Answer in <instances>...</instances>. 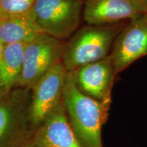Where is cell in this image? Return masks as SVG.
<instances>
[{
	"label": "cell",
	"mask_w": 147,
	"mask_h": 147,
	"mask_svg": "<svg viewBox=\"0 0 147 147\" xmlns=\"http://www.w3.org/2000/svg\"><path fill=\"white\" fill-rule=\"evenodd\" d=\"M3 46H4V45H3L0 42V57H1V53H2V51H3ZM2 95H3L1 93V92H0V97H1Z\"/></svg>",
	"instance_id": "15"
},
{
	"label": "cell",
	"mask_w": 147,
	"mask_h": 147,
	"mask_svg": "<svg viewBox=\"0 0 147 147\" xmlns=\"http://www.w3.org/2000/svg\"><path fill=\"white\" fill-rule=\"evenodd\" d=\"M80 1H85V0H80Z\"/></svg>",
	"instance_id": "16"
},
{
	"label": "cell",
	"mask_w": 147,
	"mask_h": 147,
	"mask_svg": "<svg viewBox=\"0 0 147 147\" xmlns=\"http://www.w3.org/2000/svg\"><path fill=\"white\" fill-rule=\"evenodd\" d=\"M147 55V13L130 20L116 38L110 54L118 74Z\"/></svg>",
	"instance_id": "7"
},
{
	"label": "cell",
	"mask_w": 147,
	"mask_h": 147,
	"mask_svg": "<svg viewBox=\"0 0 147 147\" xmlns=\"http://www.w3.org/2000/svg\"><path fill=\"white\" fill-rule=\"evenodd\" d=\"M83 6L80 0H36L33 15L44 34L61 40L78 28Z\"/></svg>",
	"instance_id": "4"
},
{
	"label": "cell",
	"mask_w": 147,
	"mask_h": 147,
	"mask_svg": "<svg viewBox=\"0 0 147 147\" xmlns=\"http://www.w3.org/2000/svg\"><path fill=\"white\" fill-rule=\"evenodd\" d=\"M136 1L147 13V0H136Z\"/></svg>",
	"instance_id": "14"
},
{
	"label": "cell",
	"mask_w": 147,
	"mask_h": 147,
	"mask_svg": "<svg viewBox=\"0 0 147 147\" xmlns=\"http://www.w3.org/2000/svg\"><path fill=\"white\" fill-rule=\"evenodd\" d=\"M32 147H82L71 127L62 100L36 129Z\"/></svg>",
	"instance_id": "9"
},
{
	"label": "cell",
	"mask_w": 147,
	"mask_h": 147,
	"mask_svg": "<svg viewBox=\"0 0 147 147\" xmlns=\"http://www.w3.org/2000/svg\"><path fill=\"white\" fill-rule=\"evenodd\" d=\"M123 23L89 25L75 33L63 47L61 60L67 71L104 59L123 27Z\"/></svg>",
	"instance_id": "2"
},
{
	"label": "cell",
	"mask_w": 147,
	"mask_h": 147,
	"mask_svg": "<svg viewBox=\"0 0 147 147\" xmlns=\"http://www.w3.org/2000/svg\"><path fill=\"white\" fill-rule=\"evenodd\" d=\"M71 72L76 86L82 93L101 102H111L112 88L117 74L110 55Z\"/></svg>",
	"instance_id": "8"
},
{
	"label": "cell",
	"mask_w": 147,
	"mask_h": 147,
	"mask_svg": "<svg viewBox=\"0 0 147 147\" xmlns=\"http://www.w3.org/2000/svg\"><path fill=\"white\" fill-rule=\"evenodd\" d=\"M67 74L60 60L32 89L30 119L35 130L61 101Z\"/></svg>",
	"instance_id": "6"
},
{
	"label": "cell",
	"mask_w": 147,
	"mask_h": 147,
	"mask_svg": "<svg viewBox=\"0 0 147 147\" xmlns=\"http://www.w3.org/2000/svg\"><path fill=\"white\" fill-rule=\"evenodd\" d=\"M32 89L16 87L0 97V147H32Z\"/></svg>",
	"instance_id": "3"
},
{
	"label": "cell",
	"mask_w": 147,
	"mask_h": 147,
	"mask_svg": "<svg viewBox=\"0 0 147 147\" xmlns=\"http://www.w3.org/2000/svg\"><path fill=\"white\" fill-rule=\"evenodd\" d=\"M110 102H101L82 93L71 71H67L62 103L74 131L82 147H102V129Z\"/></svg>",
	"instance_id": "1"
},
{
	"label": "cell",
	"mask_w": 147,
	"mask_h": 147,
	"mask_svg": "<svg viewBox=\"0 0 147 147\" xmlns=\"http://www.w3.org/2000/svg\"><path fill=\"white\" fill-rule=\"evenodd\" d=\"M42 34L33 16L0 18V42L3 45L27 44Z\"/></svg>",
	"instance_id": "12"
},
{
	"label": "cell",
	"mask_w": 147,
	"mask_h": 147,
	"mask_svg": "<svg viewBox=\"0 0 147 147\" xmlns=\"http://www.w3.org/2000/svg\"><path fill=\"white\" fill-rule=\"evenodd\" d=\"M63 46L56 38L40 34L25 45L23 65L17 87L32 89L61 59Z\"/></svg>",
	"instance_id": "5"
},
{
	"label": "cell",
	"mask_w": 147,
	"mask_h": 147,
	"mask_svg": "<svg viewBox=\"0 0 147 147\" xmlns=\"http://www.w3.org/2000/svg\"><path fill=\"white\" fill-rule=\"evenodd\" d=\"M25 45L14 43L3 46L0 57V92L3 95L17 87L23 69Z\"/></svg>",
	"instance_id": "11"
},
{
	"label": "cell",
	"mask_w": 147,
	"mask_h": 147,
	"mask_svg": "<svg viewBox=\"0 0 147 147\" xmlns=\"http://www.w3.org/2000/svg\"><path fill=\"white\" fill-rule=\"evenodd\" d=\"M36 0H0V18L33 16Z\"/></svg>",
	"instance_id": "13"
},
{
	"label": "cell",
	"mask_w": 147,
	"mask_h": 147,
	"mask_svg": "<svg viewBox=\"0 0 147 147\" xmlns=\"http://www.w3.org/2000/svg\"><path fill=\"white\" fill-rule=\"evenodd\" d=\"M144 13L136 0H85L82 18L89 25H110Z\"/></svg>",
	"instance_id": "10"
}]
</instances>
